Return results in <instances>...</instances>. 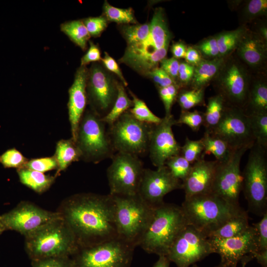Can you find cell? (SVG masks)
Here are the masks:
<instances>
[{
  "mask_svg": "<svg viewBox=\"0 0 267 267\" xmlns=\"http://www.w3.org/2000/svg\"><path fill=\"white\" fill-rule=\"evenodd\" d=\"M177 125L184 124L193 131L199 130L204 124V113L200 111H182L178 119L176 120Z\"/></svg>",
  "mask_w": 267,
  "mask_h": 267,
  "instance_id": "cell-42",
  "label": "cell"
},
{
  "mask_svg": "<svg viewBox=\"0 0 267 267\" xmlns=\"http://www.w3.org/2000/svg\"><path fill=\"white\" fill-rule=\"evenodd\" d=\"M247 28L245 26L215 35L221 57H226L235 50Z\"/></svg>",
  "mask_w": 267,
  "mask_h": 267,
  "instance_id": "cell-29",
  "label": "cell"
},
{
  "mask_svg": "<svg viewBox=\"0 0 267 267\" xmlns=\"http://www.w3.org/2000/svg\"><path fill=\"white\" fill-rule=\"evenodd\" d=\"M258 245V251L267 250V212L258 222L253 224Z\"/></svg>",
  "mask_w": 267,
  "mask_h": 267,
  "instance_id": "cell-48",
  "label": "cell"
},
{
  "mask_svg": "<svg viewBox=\"0 0 267 267\" xmlns=\"http://www.w3.org/2000/svg\"><path fill=\"white\" fill-rule=\"evenodd\" d=\"M225 58L203 59L195 66L193 76L190 84L191 89H205L216 77Z\"/></svg>",
  "mask_w": 267,
  "mask_h": 267,
  "instance_id": "cell-24",
  "label": "cell"
},
{
  "mask_svg": "<svg viewBox=\"0 0 267 267\" xmlns=\"http://www.w3.org/2000/svg\"><path fill=\"white\" fill-rule=\"evenodd\" d=\"M112 196L118 237L135 247L138 246L152 220L156 207L146 202L138 194Z\"/></svg>",
  "mask_w": 267,
  "mask_h": 267,
  "instance_id": "cell-5",
  "label": "cell"
},
{
  "mask_svg": "<svg viewBox=\"0 0 267 267\" xmlns=\"http://www.w3.org/2000/svg\"><path fill=\"white\" fill-rule=\"evenodd\" d=\"M151 125L136 120L128 111L108 126L112 145L117 152L137 156L148 152Z\"/></svg>",
  "mask_w": 267,
  "mask_h": 267,
  "instance_id": "cell-10",
  "label": "cell"
},
{
  "mask_svg": "<svg viewBox=\"0 0 267 267\" xmlns=\"http://www.w3.org/2000/svg\"><path fill=\"white\" fill-rule=\"evenodd\" d=\"M250 226L247 212L243 209L220 228L211 232L208 237L220 238L233 237L243 233Z\"/></svg>",
  "mask_w": 267,
  "mask_h": 267,
  "instance_id": "cell-27",
  "label": "cell"
},
{
  "mask_svg": "<svg viewBox=\"0 0 267 267\" xmlns=\"http://www.w3.org/2000/svg\"><path fill=\"white\" fill-rule=\"evenodd\" d=\"M90 37H97L105 29L108 20L103 16L88 17L82 20Z\"/></svg>",
  "mask_w": 267,
  "mask_h": 267,
  "instance_id": "cell-47",
  "label": "cell"
},
{
  "mask_svg": "<svg viewBox=\"0 0 267 267\" xmlns=\"http://www.w3.org/2000/svg\"><path fill=\"white\" fill-rule=\"evenodd\" d=\"M254 258L262 267H267V250L258 251L254 254Z\"/></svg>",
  "mask_w": 267,
  "mask_h": 267,
  "instance_id": "cell-56",
  "label": "cell"
},
{
  "mask_svg": "<svg viewBox=\"0 0 267 267\" xmlns=\"http://www.w3.org/2000/svg\"><path fill=\"white\" fill-rule=\"evenodd\" d=\"M248 116L255 142L267 149V112Z\"/></svg>",
  "mask_w": 267,
  "mask_h": 267,
  "instance_id": "cell-35",
  "label": "cell"
},
{
  "mask_svg": "<svg viewBox=\"0 0 267 267\" xmlns=\"http://www.w3.org/2000/svg\"><path fill=\"white\" fill-rule=\"evenodd\" d=\"M242 109L247 115L267 112L266 78H251L247 100Z\"/></svg>",
  "mask_w": 267,
  "mask_h": 267,
  "instance_id": "cell-23",
  "label": "cell"
},
{
  "mask_svg": "<svg viewBox=\"0 0 267 267\" xmlns=\"http://www.w3.org/2000/svg\"><path fill=\"white\" fill-rule=\"evenodd\" d=\"M177 125L173 115L165 116L161 122L151 125L148 152L150 159L155 167L165 165L171 157L180 154L181 146L177 141L172 127Z\"/></svg>",
  "mask_w": 267,
  "mask_h": 267,
  "instance_id": "cell-18",
  "label": "cell"
},
{
  "mask_svg": "<svg viewBox=\"0 0 267 267\" xmlns=\"http://www.w3.org/2000/svg\"><path fill=\"white\" fill-rule=\"evenodd\" d=\"M118 84L104 66L98 63L88 70L87 92L92 110L101 118L112 107L118 94Z\"/></svg>",
  "mask_w": 267,
  "mask_h": 267,
  "instance_id": "cell-15",
  "label": "cell"
},
{
  "mask_svg": "<svg viewBox=\"0 0 267 267\" xmlns=\"http://www.w3.org/2000/svg\"><path fill=\"white\" fill-rule=\"evenodd\" d=\"M32 267H72L71 257H51L31 261Z\"/></svg>",
  "mask_w": 267,
  "mask_h": 267,
  "instance_id": "cell-46",
  "label": "cell"
},
{
  "mask_svg": "<svg viewBox=\"0 0 267 267\" xmlns=\"http://www.w3.org/2000/svg\"><path fill=\"white\" fill-rule=\"evenodd\" d=\"M256 31H252L258 34L267 43V26L264 23L260 24Z\"/></svg>",
  "mask_w": 267,
  "mask_h": 267,
  "instance_id": "cell-57",
  "label": "cell"
},
{
  "mask_svg": "<svg viewBox=\"0 0 267 267\" xmlns=\"http://www.w3.org/2000/svg\"><path fill=\"white\" fill-rule=\"evenodd\" d=\"M88 69L80 67L75 73L73 84L69 89L68 103L69 120L72 139L76 142L81 120L84 114L87 103V83Z\"/></svg>",
  "mask_w": 267,
  "mask_h": 267,
  "instance_id": "cell-20",
  "label": "cell"
},
{
  "mask_svg": "<svg viewBox=\"0 0 267 267\" xmlns=\"http://www.w3.org/2000/svg\"><path fill=\"white\" fill-rule=\"evenodd\" d=\"M204 146V155L213 154L219 163L227 161L233 151L228 145L221 138L210 134L207 131L204 132L201 138Z\"/></svg>",
  "mask_w": 267,
  "mask_h": 267,
  "instance_id": "cell-28",
  "label": "cell"
},
{
  "mask_svg": "<svg viewBox=\"0 0 267 267\" xmlns=\"http://www.w3.org/2000/svg\"><path fill=\"white\" fill-rule=\"evenodd\" d=\"M106 124L92 110L84 114L78 128L76 143L81 158L97 163L111 158L115 151L109 137Z\"/></svg>",
  "mask_w": 267,
  "mask_h": 267,
  "instance_id": "cell-8",
  "label": "cell"
},
{
  "mask_svg": "<svg viewBox=\"0 0 267 267\" xmlns=\"http://www.w3.org/2000/svg\"><path fill=\"white\" fill-rule=\"evenodd\" d=\"M199 267L197 265H196L195 264L191 266L190 267Z\"/></svg>",
  "mask_w": 267,
  "mask_h": 267,
  "instance_id": "cell-61",
  "label": "cell"
},
{
  "mask_svg": "<svg viewBox=\"0 0 267 267\" xmlns=\"http://www.w3.org/2000/svg\"><path fill=\"white\" fill-rule=\"evenodd\" d=\"M133 105L132 99L128 96L125 86L119 83L118 94L115 101L109 112L101 118L103 121L109 126L114 123L123 113L128 111Z\"/></svg>",
  "mask_w": 267,
  "mask_h": 267,
  "instance_id": "cell-32",
  "label": "cell"
},
{
  "mask_svg": "<svg viewBox=\"0 0 267 267\" xmlns=\"http://www.w3.org/2000/svg\"><path fill=\"white\" fill-rule=\"evenodd\" d=\"M158 89L160 97L164 106L165 116H169L172 115V107L177 100L180 88L177 85L173 84L167 87Z\"/></svg>",
  "mask_w": 267,
  "mask_h": 267,
  "instance_id": "cell-43",
  "label": "cell"
},
{
  "mask_svg": "<svg viewBox=\"0 0 267 267\" xmlns=\"http://www.w3.org/2000/svg\"><path fill=\"white\" fill-rule=\"evenodd\" d=\"M89 47L86 53L82 57L81 66H86L90 62L101 60V53L98 46L92 41H89Z\"/></svg>",
  "mask_w": 267,
  "mask_h": 267,
  "instance_id": "cell-53",
  "label": "cell"
},
{
  "mask_svg": "<svg viewBox=\"0 0 267 267\" xmlns=\"http://www.w3.org/2000/svg\"><path fill=\"white\" fill-rule=\"evenodd\" d=\"M135 248L119 237L80 247L71 257L72 267H130Z\"/></svg>",
  "mask_w": 267,
  "mask_h": 267,
  "instance_id": "cell-7",
  "label": "cell"
},
{
  "mask_svg": "<svg viewBox=\"0 0 267 267\" xmlns=\"http://www.w3.org/2000/svg\"><path fill=\"white\" fill-rule=\"evenodd\" d=\"M170 261L166 256H159L153 267H170Z\"/></svg>",
  "mask_w": 267,
  "mask_h": 267,
  "instance_id": "cell-58",
  "label": "cell"
},
{
  "mask_svg": "<svg viewBox=\"0 0 267 267\" xmlns=\"http://www.w3.org/2000/svg\"><path fill=\"white\" fill-rule=\"evenodd\" d=\"M213 253L219 254L221 263L237 267L239 261L248 263L258 251L254 228L250 225L243 233L231 238L208 237Z\"/></svg>",
  "mask_w": 267,
  "mask_h": 267,
  "instance_id": "cell-17",
  "label": "cell"
},
{
  "mask_svg": "<svg viewBox=\"0 0 267 267\" xmlns=\"http://www.w3.org/2000/svg\"><path fill=\"white\" fill-rule=\"evenodd\" d=\"M185 62L195 67L203 59L199 51L193 46L187 47L184 56Z\"/></svg>",
  "mask_w": 267,
  "mask_h": 267,
  "instance_id": "cell-54",
  "label": "cell"
},
{
  "mask_svg": "<svg viewBox=\"0 0 267 267\" xmlns=\"http://www.w3.org/2000/svg\"><path fill=\"white\" fill-rule=\"evenodd\" d=\"M212 253L208 237L188 224L177 236L166 256L177 267H189Z\"/></svg>",
  "mask_w": 267,
  "mask_h": 267,
  "instance_id": "cell-12",
  "label": "cell"
},
{
  "mask_svg": "<svg viewBox=\"0 0 267 267\" xmlns=\"http://www.w3.org/2000/svg\"><path fill=\"white\" fill-rule=\"evenodd\" d=\"M17 172L21 183L39 194L47 190L56 178L26 168L17 169Z\"/></svg>",
  "mask_w": 267,
  "mask_h": 267,
  "instance_id": "cell-26",
  "label": "cell"
},
{
  "mask_svg": "<svg viewBox=\"0 0 267 267\" xmlns=\"http://www.w3.org/2000/svg\"><path fill=\"white\" fill-rule=\"evenodd\" d=\"M28 160L16 149L10 148L0 155V163L5 168H25Z\"/></svg>",
  "mask_w": 267,
  "mask_h": 267,
  "instance_id": "cell-41",
  "label": "cell"
},
{
  "mask_svg": "<svg viewBox=\"0 0 267 267\" xmlns=\"http://www.w3.org/2000/svg\"><path fill=\"white\" fill-rule=\"evenodd\" d=\"M267 44L258 34L247 29L236 49L237 57L249 69L261 71L266 65Z\"/></svg>",
  "mask_w": 267,
  "mask_h": 267,
  "instance_id": "cell-22",
  "label": "cell"
},
{
  "mask_svg": "<svg viewBox=\"0 0 267 267\" xmlns=\"http://www.w3.org/2000/svg\"><path fill=\"white\" fill-rule=\"evenodd\" d=\"M25 237V249L31 261L71 257L79 246L71 230L61 217L50 222Z\"/></svg>",
  "mask_w": 267,
  "mask_h": 267,
  "instance_id": "cell-3",
  "label": "cell"
},
{
  "mask_svg": "<svg viewBox=\"0 0 267 267\" xmlns=\"http://www.w3.org/2000/svg\"><path fill=\"white\" fill-rule=\"evenodd\" d=\"M267 14V0H250L245 1L243 4L240 12V18L242 22L246 23L265 16Z\"/></svg>",
  "mask_w": 267,
  "mask_h": 267,
  "instance_id": "cell-37",
  "label": "cell"
},
{
  "mask_svg": "<svg viewBox=\"0 0 267 267\" xmlns=\"http://www.w3.org/2000/svg\"><path fill=\"white\" fill-rule=\"evenodd\" d=\"M251 78L245 64L237 57L229 55L213 82L217 94L222 97L227 105L243 109Z\"/></svg>",
  "mask_w": 267,
  "mask_h": 267,
  "instance_id": "cell-9",
  "label": "cell"
},
{
  "mask_svg": "<svg viewBox=\"0 0 267 267\" xmlns=\"http://www.w3.org/2000/svg\"><path fill=\"white\" fill-rule=\"evenodd\" d=\"M107 177L112 195L131 196L138 193L144 170L138 156L117 152L112 157Z\"/></svg>",
  "mask_w": 267,
  "mask_h": 267,
  "instance_id": "cell-11",
  "label": "cell"
},
{
  "mask_svg": "<svg viewBox=\"0 0 267 267\" xmlns=\"http://www.w3.org/2000/svg\"><path fill=\"white\" fill-rule=\"evenodd\" d=\"M57 167L56 160L52 156L32 159L28 161L25 168L44 173L57 169Z\"/></svg>",
  "mask_w": 267,
  "mask_h": 267,
  "instance_id": "cell-45",
  "label": "cell"
},
{
  "mask_svg": "<svg viewBox=\"0 0 267 267\" xmlns=\"http://www.w3.org/2000/svg\"><path fill=\"white\" fill-rule=\"evenodd\" d=\"M56 211L71 230L79 248L118 237L114 202L110 194H76L62 201Z\"/></svg>",
  "mask_w": 267,
  "mask_h": 267,
  "instance_id": "cell-1",
  "label": "cell"
},
{
  "mask_svg": "<svg viewBox=\"0 0 267 267\" xmlns=\"http://www.w3.org/2000/svg\"><path fill=\"white\" fill-rule=\"evenodd\" d=\"M61 31L82 49L87 48V43L90 37L82 20H72L62 23Z\"/></svg>",
  "mask_w": 267,
  "mask_h": 267,
  "instance_id": "cell-31",
  "label": "cell"
},
{
  "mask_svg": "<svg viewBox=\"0 0 267 267\" xmlns=\"http://www.w3.org/2000/svg\"><path fill=\"white\" fill-rule=\"evenodd\" d=\"M101 60L104 67L107 69L108 71H110L115 74L119 78L121 81V83L125 87L128 85V83L124 77L122 72L115 59L107 52H105L104 56L103 58H101Z\"/></svg>",
  "mask_w": 267,
  "mask_h": 267,
  "instance_id": "cell-51",
  "label": "cell"
},
{
  "mask_svg": "<svg viewBox=\"0 0 267 267\" xmlns=\"http://www.w3.org/2000/svg\"><path fill=\"white\" fill-rule=\"evenodd\" d=\"M205 89H184L178 92L177 100L182 111H188L192 108L202 104Z\"/></svg>",
  "mask_w": 267,
  "mask_h": 267,
  "instance_id": "cell-38",
  "label": "cell"
},
{
  "mask_svg": "<svg viewBox=\"0 0 267 267\" xmlns=\"http://www.w3.org/2000/svg\"><path fill=\"white\" fill-rule=\"evenodd\" d=\"M195 47L199 51L202 57L207 58V59L221 57L216 36L205 39L196 45Z\"/></svg>",
  "mask_w": 267,
  "mask_h": 267,
  "instance_id": "cell-44",
  "label": "cell"
},
{
  "mask_svg": "<svg viewBox=\"0 0 267 267\" xmlns=\"http://www.w3.org/2000/svg\"><path fill=\"white\" fill-rule=\"evenodd\" d=\"M165 165L173 177L182 182L188 175L192 167V164L180 154L169 158Z\"/></svg>",
  "mask_w": 267,
  "mask_h": 267,
  "instance_id": "cell-39",
  "label": "cell"
},
{
  "mask_svg": "<svg viewBox=\"0 0 267 267\" xmlns=\"http://www.w3.org/2000/svg\"><path fill=\"white\" fill-rule=\"evenodd\" d=\"M145 75L154 82L158 88L167 87L173 84L177 85L174 80L160 67H157L152 69Z\"/></svg>",
  "mask_w": 267,
  "mask_h": 267,
  "instance_id": "cell-49",
  "label": "cell"
},
{
  "mask_svg": "<svg viewBox=\"0 0 267 267\" xmlns=\"http://www.w3.org/2000/svg\"><path fill=\"white\" fill-rule=\"evenodd\" d=\"M218 163L217 160L202 158L192 164L188 175L182 183L185 198L211 193Z\"/></svg>",
  "mask_w": 267,
  "mask_h": 267,
  "instance_id": "cell-21",
  "label": "cell"
},
{
  "mask_svg": "<svg viewBox=\"0 0 267 267\" xmlns=\"http://www.w3.org/2000/svg\"><path fill=\"white\" fill-rule=\"evenodd\" d=\"M103 16L108 21L123 25L137 24V22L131 8L126 9L114 7L105 1L103 5Z\"/></svg>",
  "mask_w": 267,
  "mask_h": 267,
  "instance_id": "cell-34",
  "label": "cell"
},
{
  "mask_svg": "<svg viewBox=\"0 0 267 267\" xmlns=\"http://www.w3.org/2000/svg\"><path fill=\"white\" fill-rule=\"evenodd\" d=\"M129 91L133 102V105L129 111L136 120L150 125L158 124L161 122L162 118L155 115L142 100L131 90Z\"/></svg>",
  "mask_w": 267,
  "mask_h": 267,
  "instance_id": "cell-33",
  "label": "cell"
},
{
  "mask_svg": "<svg viewBox=\"0 0 267 267\" xmlns=\"http://www.w3.org/2000/svg\"><path fill=\"white\" fill-rule=\"evenodd\" d=\"M122 34L127 46L137 44L143 42L150 33L149 23L124 25L121 28Z\"/></svg>",
  "mask_w": 267,
  "mask_h": 267,
  "instance_id": "cell-36",
  "label": "cell"
},
{
  "mask_svg": "<svg viewBox=\"0 0 267 267\" xmlns=\"http://www.w3.org/2000/svg\"><path fill=\"white\" fill-rule=\"evenodd\" d=\"M54 157L57 163V172L55 177L65 170L73 162L81 158L80 151L72 138L61 139L57 142Z\"/></svg>",
  "mask_w": 267,
  "mask_h": 267,
  "instance_id": "cell-25",
  "label": "cell"
},
{
  "mask_svg": "<svg viewBox=\"0 0 267 267\" xmlns=\"http://www.w3.org/2000/svg\"><path fill=\"white\" fill-rule=\"evenodd\" d=\"M194 71V67L186 62H181L178 71V84L180 88L190 86Z\"/></svg>",
  "mask_w": 267,
  "mask_h": 267,
  "instance_id": "cell-50",
  "label": "cell"
},
{
  "mask_svg": "<svg viewBox=\"0 0 267 267\" xmlns=\"http://www.w3.org/2000/svg\"><path fill=\"white\" fill-rule=\"evenodd\" d=\"M242 263V267H245L246 265H247V263L243 262ZM215 267H237L234 266H232L224 264L222 263H220V264Z\"/></svg>",
  "mask_w": 267,
  "mask_h": 267,
  "instance_id": "cell-59",
  "label": "cell"
},
{
  "mask_svg": "<svg viewBox=\"0 0 267 267\" xmlns=\"http://www.w3.org/2000/svg\"><path fill=\"white\" fill-rule=\"evenodd\" d=\"M5 230V228L1 221V219L0 218V235L3 233V231H4Z\"/></svg>",
  "mask_w": 267,
  "mask_h": 267,
  "instance_id": "cell-60",
  "label": "cell"
},
{
  "mask_svg": "<svg viewBox=\"0 0 267 267\" xmlns=\"http://www.w3.org/2000/svg\"><path fill=\"white\" fill-rule=\"evenodd\" d=\"M188 224L181 206L164 202L155 207L138 246L149 254L167 256L177 236Z\"/></svg>",
  "mask_w": 267,
  "mask_h": 267,
  "instance_id": "cell-2",
  "label": "cell"
},
{
  "mask_svg": "<svg viewBox=\"0 0 267 267\" xmlns=\"http://www.w3.org/2000/svg\"><path fill=\"white\" fill-rule=\"evenodd\" d=\"M251 147L244 146L234 150L229 158L218 163L211 193L234 204L239 205V197L242 190L240 171L241 159Z\"/></svg>",
  "mask_w": 267,
  "mask_h": 267,
  "instance_id": "cell-14",
  "label": "cell"
},
{
  "mask_svg": "<svg viewBox=\"0 0 267 267\" xmlns=\"http://www.w3.org/2000/svg\"><path fill=\"white\" fill-rule=\"evenodd\" d=\"M182 188L180 181L164 165L156 170L144 169L137 194L146 202L156 207L164 202L167 194Z\"/></svg>",
  "mask_w": 267,
  "mask_h": 267,
  "instance_id": "cell-19",
  "label": "cell"
},
{
  "mask_svg": "<svg viewBox=\"0 0 267 267\" xmlns=\"http://www.w3.org/2000/svg\"><path fill=\"white\" fill-rule=\"evenodd\" d=\"M249 150L242 173V190L249 210L261 216L267 212V149L255 142Z\"/></svg>",
  "mask_w": 267,
  "mask_h": 267,
  "instance_id": "cell-6",
  "label": "cell"
},
{
  "mask_svg": "<svg viewBox=\"0 0 267 267\" xmlns=\"http://www.w3.org/2000/svg\"><path fill=\"white\" fill-rule=\"evenodd\" d=\"M187 47L182 42H178L173 44L171 46V52L173 57L176 59L184 57Z\"/></svg>",
  "mask_w": 267,
  "mask_h": 267,
  "instance_id": "cell-55",
  "label": "cell"
},
{
  "mask_svg": "<svg viewBox=\"0 0 267 267\" xmlns=\"http://www.w3.org/2000/svg\"><path fill=\"white\" fill-rule=\"evenodd\" d=\"M179 62L174 57L165 58L160 62V68L165 71L178 84V71Z\"/></svg>",
  "mask_w": 267,
  "mask_h": 267,
  "instance_id": "cell-52",
  "label": "cell"
},
{
  "mask_svg": "<svg viewBox=\"0 0 267 267\" xmlns=\"http://www.w3.org/2000/svg\"><path fill=\"white\" fill-rule=\"evenodd\" d=\"M204 146L201 139L191 140L186 137L185 142L181 146L180 154L191 164L204 158Z\"/></svg>",
  "mask_w": 267,
  "mask_h": 267,
  "instance_id": "cell-40",
  "label": "cell"
},
{
  "mask_svg": "<svg viewBox=\"0 0 267 267\" xmlns=\"http://www.w3.org/2000/svg\"><path fill=\"white\" fill-rule=\"evenodd\" d=\"M207 132L222 139L232 150L252 147L255 142L249 117L240 108L226 105L219 124Z\"/></svg>",
  "mask_w": 267,
  "mask_h": 267,
  "instance_id": "cell-13",
  "label": "cell"
},
{
  "mask_svg": "<svg viewBox=\"0 0 267 267\" xmlns=\"http://www.w3.org/2000/svg\"><path fill=\"white\" fill-rule=\"evenodd\" d=\"M226 105L224 99L219 94L208 98L206 111L203 113L205 131H211L219 124Z\"/></svg>",
  "mask_w": 267,
  "mask_h": 267,
  "instance_id": "cell-30",
  "label": "cell"
},
{
  "mask_svg": "<svg viewBox=\"0 0 267 267\" xmlns=\"http://www.w3.org/2000/svg\"><path fill=\"white\" fill-rule=\"evenodd\" d=\"M60 217L57 211L47 210L27 201H21L10 211L0 215L6 230L15 231L24 236Z\"/></svg>",
  "mask_w": 267,
  "mask_h": 267,
  "instance_id": "cell-16",
  "label": "cell"
},
{
  "mask_svg": "<svg viewBox=\"0 0 267 267\" xmlns=\"http://www.w3.org/2000/svg\"><path fill=\"white\" fill-rule=\"evenodd\" d=\"M180 206L188 223L207 236L243 210L212 193L185 198Z\"/></svg>",
  "mask_w": 267,
  "mask_h": 267,
  "instance_id": "cell-4",
  "label": "cell"
}]
</instances>
